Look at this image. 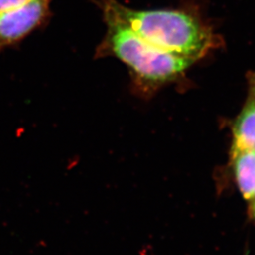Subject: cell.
Masks as SVG:
<instances>
[{"instance_id":"cell-4","label":"cell","mask_w":255,"mask_h":255,"mask_svg":"<svg viewBox=\"0 0 255 255\" xmlns=\"http://www.w3.org/2000/svg\"><path fill=\"white\" fill-rule=\"evenodd\" d=\"M232 146L255 150V71L247 74L245 102L231 123Z\"/></svg>"},{"instance_id":"cell-7","label":"cell","mask_w":255,"mask_h":255,"mask_svg":"<svg viewBox=\"0 0 255 255\" xmlns=\"http://www.w3.org/2000/svg\"><path fill=\"white\" fill-rule=\"evenodd\" d=\"M249 213H250V216L252 217V219H254V221L255 222V202L249 206Z\"/></svg>"},{"instance_id":"cell-5","label":"cell","mask_w":255,"mask_h":255,"mask_svg":"<svg viewBox=\"0 0 255 255\" xmlns=\"http://www.w3.org/2000/svg\"><path fill=\"white\" fill-rule=\"evenodd\" d=\"M229 166L237 190L252 205L255 202V150L231 146Z\"/></svg>"},{"instance_id":"cell-3","label":"cell","mask_w":255,"mask_h":255,"mask_svg":"<svg viewBox=\"0 0 255 255\" xmlns=\"http://www.w3.org/2000/svg\"><path fill=\"white\" fill-rule=\"evenodd\" d=\"M51 0H29L0 12V50L18 44L42 27L50 15Z\"/></svg>"},{"instance_id":"cell-6","label":"cell","mask_w":255,"mask_h":255,"mask_svg":"<svg viewBox=\"0 0 255 255\" xmlns=\"http://www.w3.org/2000/svg\"><path fill=\"white\" fill-rule=\"evenodd\" d=\"M28 1L29 0H0V12L16 8Z\"/></svg>"},{"instance_id":"cell-1","label":"cell","mask_w":255,"mask_h":255,"mask_svg":"<svg viewBox=\"0 0 255 255\" xmlns=\"http://www.w3.org/2000/svg\"><path fill=\"white\" fill-rule=\"evenodd\" d=\"M96 3L102 14L119 20L150 45L196 63L221 44L212 27L193 9H130L118 0Z\"/></svg>"},{"instance_id":"cell-2","label":"cell","mask_w":255,"mask_h":255,"mask_svg":"<svg viewBox=\"0 0 255 255\" xmlns=\"http://www.w3.org/2000/svg\"><path fill=\"white\" fill-rule=\"evenodd\" d=\"M102 15L107 30L95 56L113 57L125 64L132 90L141 98L149 99L164 86L180 81L196 64L150 45L119 20Z\"/></svg>"}]
</instances>
